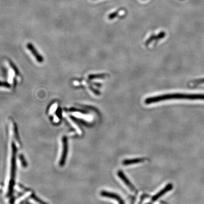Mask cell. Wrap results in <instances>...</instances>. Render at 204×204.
I'll use <instances>...</instances> for the list:
<instances>
[{"mask_svg": "<svg viewBox=\"0 0 204 204\" xmlns=\"http://www.w3.org/2000/svg\"><path fill=\"white\" fill-rule=\"evenodd\" d=\"M27 48L29 49V51L32 53L33 56L35 57L36 60L39 62H42L43 61L44 59L43 57L39 53V52L36 51L35 47H34V45L31 44V43H28L27 45Z\"/></svg>", "mask_w": 204, "mask_h": 204, "instance_id": "6", "label": "cell"}, {"mask_svg": "<svg viewBox=\"0 0 204 204\" xmlns=\"http://www.w3.org/2000/svg\"><path fill=\"white\" fill-rule=\"evenodd\" d=\"M173 188V186L171 184H169L166 186H165L163 189H162L160 192H158L157 194L151 198V201L148 204H152V203L156 201L158 198L161 197L162 196L166 194L167 192H169L170 190H171Z\"/></svg>", "mask_w": 204, "mask_h": 204, "instance_id": "3", "label": "cell"}, {"mask_svg": "<svg viewBox=\"0 0 204 204\" xmlns=\"http://www.w3.org/2000/svg\"><path fill=\"white\" fill-rule=\"evenodd\" d=\"M146 160L145 158H134L132 160H125L123 162V164L125 166H129L131 164H138L140 163H142Z\"/></svg>", "mask_w": 204, "mask_h": 204, "instance_id": "7", "label": "cell"}, {"mask_svg": "<svg viewBox=\"0 0 204 204\" xmlns=\"http://www.w3.org/2000/svg\"><path fill=\"white\" fill-rule=\"evenodd\" d=\"M118 15V11H115L114 13H112L111 14H110L109 16H108V19H114V18H115Z\"/></svg>", "mask_w": 204, "mask_h": 204, "instance_id": "10", "label": "cell"}, {"mask_svg": "<svg viewBox=\"0 0 204 204\" xmlns=\"http://www.w3.org/2000/svg\"><path fill=\"white\" fill-rule=\"evenodd\" d=\"M117 175L119 176V178L121 179V180L131 190V191H132L133 192H136V189L135 187L130 182L129 179L126 177V176L123 173V171H118Z\"/></svg>", "mask_w": 204, "mask_h": 204, "instance_id": "4", "label": "cell"}, {"mask_svg": "<svg viewBox=\"0 0 204 204\" xmlns=\"http://www.w3.org/2000/svg\"><path fill=\"white\" fill-rule=\"evenodd\" d=\"M192 84L193 85H198L204 84V78L195 80L193 82H192Z\"/></svg>", "mask_w": 204, "mask_h": 204, "instance_id": "9", "label": "cell"}, {"mask_svg": "<svg viewBox=\"0 0 204 204\" xmlns=\"http://www.w3.org/2000/svg\"><path fill=\"white\" fill-rule=\"evenodd\" d=\"M104 74H91L89 76V78L91 80L97 79V78H104Z\"/></svg>", "mask_w": 204, "mask_h": 204, "instance_id": "8", "label": "cell"}, {"mask_svg": "<svg viewBox=\"0 0 204 204\" xmlns=\"http://www.w3.org/2000/svg\"><path fill=\"white\" fill-rule=\"evenodd\" d=\"M171 99H189V100H204V94H181L174 93L164 94L156 97L148 98L145 99V103L146 104H150L165 101Z\"/></svg>", "mask_w": 204, "mask_h": 204, "instance_id": "1", "label": "cell"}, {"mask_svg": "<svg viewBox=\"0 0 204 204\" xmlns=\"http://www.w3.org/2000/svg\"></svg>", "mask_w": 204, "mask_h": 204, "instance_id": "11", "label": "cell"}, {"mask_svg": "<svg viewBox=\"0 0 204 204\" xmlns=\"http://www.w3.org/2000/svg\"><path fill=\"white\" fill-rule=\"evenodd\" d=\"M101 196H103V197H108V198L114 199L115 200L117 201L119 204H125L123 200L118 195L115 194L114 193L107 192V191H102L101 192Z\"/></svg>", "mask_w": 204, "mask_h": 204, "instance_id": "5", "label": "cell"}, {"mask_svg": "<svg viewBox=\"0 0 204 204\" xmlns=\"http://www.w3.org/2000/svg\"><path fill=\"white\" fill-rule=\"evenodd\" d=\"M62 155L61 157V160L60 161V165L61 166H64L66 157L68 151V139L66 137H64L62 138Z\"/></svg>", "mask_w": 204, "mask_h": 204, "instance_id": "2", "label": "cell"}]
</instances>
